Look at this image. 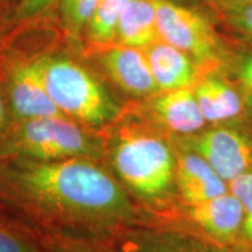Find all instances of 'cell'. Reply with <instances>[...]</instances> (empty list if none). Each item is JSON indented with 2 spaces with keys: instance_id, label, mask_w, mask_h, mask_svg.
Instances as JSON below:
<instances>
[{
  "instance_id": "d4e9b609",
  "label": "cell",
  "mask_w": 252,
  "mask_h": 252,
  "mask_svg": "<svg viewBox=\"0 0 252 252\" xmlns=\"http://www.w3.org/2000/svg\"><path fill=\"white\" fill-rule=\"evenodd\" d=\"M210 4H219V2H252V0H208Z\"/></svg>"
},
{
  "instance_id": "7a4b0ae2",
  "label": "cell",
  "mask_w": 252,
  "mask_h": 252,
  "mask_svg": "<svg viewBox=\"0 0 252 252\" xmlns=\"http://www.w3.org/2000/svg\"><path fill=\"white\" fill-rule=\"evenodd\" d=\"M45 86L61 113L84 125L102 126L115 121L119 108L90 70L64 56H41Z\"/></svg>"
},
{
  "instance_id": "9a60e30c",
  "label": "cell",
  "mask_w": 252,
  "mask_h": 252,
  "mask_svg": "<svg viewBox=\"0 0 252 252\" xmlns=\"http://www.w3.org/2000/svg\"><path fill=\"white\" fill-rule=\"evenodd\" d=\"M122 252H220L213 245L190 237L169 234L128 235Z\"/></svg>"
},
{
  "instance_id": "30bf717a",
  "label": "cell",
  "mask_w": 252,
  "mask_h": 252,
  "mask_svg": "<svg viewBox=\"0 0 252 252\" xmlns=\"http://www.w3.org/2000/svg\"><path fill=\"white\" fill-rule=\"evenodd\" d=\"M175 184L187 206L202 203L229 191V186L207 160L193 150L175 153Z\"/></svg>"
},
{
  "instance_id": "cb8c5ba5",
  "label": "cell",
  "mask_w": 252,
  "mask_h": 252,
  "mask_svg": "<svg viewBox=\"0 0 252 252\" xmlns=\"http://www.w3.org/2000/svg\"><path fill=\"white\" fill-rule=\"evenodd\" d=\"M5 121H6L5 104H4V100L1 98V96H0V133H1V131L4 130Z\"/></svg>"
},
{
  "instance_id": "484cf974",
  "label": "cell",
  "mask_w": 252,
  "mask_h": 252,
  "mask_svg": "<svg viewBox=\"0 0 252 252\" xmlns=\"http://www.w3.org/2000/svg\"><path fill=\"white\" fill-rule=\"evenodd\" d=\"M245 252H252V249H248V250L245 251Z\"/></svg>"
},
{
  "instance_id": "603a6c76",
  "label": "cell",
  "mask_w": 252,
  "mask_h": 252,
  "mask_svg": "<svg viewBox=\"0 0 252 252\" xmlns=\"http://www.w3.org/2000/svg\"><path fill=\"white\" fill-rule=\"evenodd\" d=\"M56 248L58 249H55V252H115L112 250H109V249L97 247V245L71 243V242L61 243V244H59Z\"/></svg>"
},
{
  "instance_id": "e0dca14e",
  "label": "cell",
  "mask_w": 252,
  "mask_h": 252,
  "mask_svg": "<svg viewBox=\"0 0 252 252\" xmlns=\"http://www.w3.org/2000/svg\"><path fill=\"white\" fill-rule=\"evenodd\" d=\"M223 26L252 42V2L210 4Z\"/></svg>"
},
{
  "instance_id": "8fae6325",
  "label": "cell",
  "mask_w": 252,
  "mask_h": 252,
  "mask_svg": "<svg viewBox=\"0 0 252 252\" xmlns=\"http://www.w3.org/2000/svg\"><path fill=\"white\" fill-rule=\"evenodd\" d=\"M144 50L159 91L193 88L200 78L197 62L166 41L158 39Z\"/></svg>"
},
{
  "instance_id": "ac0fdd59",
  "label": "cell",
  "mask_w": 252,
  "mask_h": 252,
  "mask_svg": "<svg viewBox=\"0 0 252 252\" xmlns=\"http://www.w3.org/2000/svg\"><path fill=\"white\" fill-rule=\"evenodd\" d=\"M100 0H59L60 20L64 31L72 36L84 34Z\"/></svg>"
},
{
  "instance_id": "ffe728a7",
  "label": "cell",
  "mask_w": 252,
  "mask_h": 252,
  "mask_svg": "<svg viewBox=\"0 0 252 252\" xmlns=\"http://www.w3.org/2000/svg\"><path fill=\"white\" fill-rule=\"evenodd\" d=\"M0 252H48L24 236L0 226Z\"/></svg>"
},
{
  "instance_id": "4fadbf2b",
  "label": "cell",
  "mask_w": 252,
  "mask_h": 252,
  "mask_svg": "<svg viewBox=\"0 0 252 252\" xmlns=\"http://www.w3.org/2000/svg\"><path fill=\"white\" fill-rule=\"evenodd\" d=\"M193 90L207 123L231 121L244 111L245 97L242 90L214 72L198 78Z\"/></svg>"
},
{
  "instance_id": "7c38bea8",
  "label": "cell",
  "mask_w": 252,
  "mask_h": 252,
  "mask_svg": "<svg viewBox=\"0 0 252 252\" xmlns=\"http://www.w3.org/2000/svg\"><path fill=\"white\" fill-rule=\"evenodd\" d=\"M151 110L158 122L173 133L193 135L207 123L193 88L160 91L152 96Z\"/></svg>"
},
{
  "instance_id": "6da1fadb",
  "label": "cell",
  "mask_w": 252,
  "mask_h": 252,
  "mask_svg": "<svg viewBox=\"0 0 252 252\" xmlns=\"http://www.w3.org/2000/svg\"><path fill=\"white\" fill-rule=\"evenodd\" d=\"M4 178L32 206L69 222L112 228L133 220L124 188L91 159L21 161L6 167Z\"/></svg>"
},
{
  "instance_id": "d6986e66",
  "label": "cell",
  "mask_w": 252,
  "mask_h": 252,
  "mask_svg": "<svg viewBox=\"0 0 252 252\" xmlns=\"http://www.w3.org/2000/svg\"><path fill=\"white\" fill-rule=\"evenodd\" d=\"M229 190L238 198L243 208V228L241 243L252 249V169L230 181Z\"/></svg>"
},
{
  "instance_id": "52a82bcc",
  "label": "cell",
  "mask_w": 252,
  "mask_h": 252,
  "mask_svg": "<svg viewBox=\"0 0 252 252\" xmlns=\"http://www.w3.org/2000/svg\"><path fill=\"white\" fill-rule=\"evenodd\" d=\"M7 90L12 112L21 122L63 116L47 91L40 58L15 63Z\"/></svg>"
},
{
  "instance_id": "3957f363",
  "label": "cell",
  "mask_w": 252,
  "mask_h": 252,
  "mask_svg": "<svg viewBox=\"0 0 252 252\" xmlns=\"http://www.w3.org/2000/svg\"><path fill=\"white\" fill-rule=\"evenodd\" d=\"M118 178L138 196L156 200L175 180V153L161 138L143 131H126L111 147Z\"/></svg>"
},
{
  "instance_id": "5bb4252c",
  "label": "cell",
  "mask_w": 252,
  "mask_h": 252,
  "mask_svg": "<svg viewBox=\"0 0 252 252\" xmlns=\"http://www.w3.org/2000/svg\"><path fill=\"white\" fill-rule=\"evenodd\" d=\"M158 39L156 0H131L119 19L117 43L145 49Z\"/></svg>"
},
{
  "instance_id": "ba28073f",
  "label": "cell",
  "mask_w": 252,
  "mask_h": 252,
  "mask_svg": "<svg viewBox=\"0 0 252 252\" xmlns=\"http://www.w3.org/2000/svg\"><path fill=\"white\" fill-rule=\"evenodd\" d=\"M99 49L100 65L123 91L134 97L154 96L160 93L144 49L121 43Z\"/></svg>"
},
{
  "instance_id": "5b68a950",
  "label": "cell",
  "mask_w": 252,
  "mask_h": 252,
  "mask_svg": "<svg viewBox=\"0 0 252 252\" xmlns=\"http://www.w3.org/2000/svg\"><path fill=\"white\" fill-rule=\"evenodd\" d=\"M159 37L202 65L217 64L224 50L208 19L172 0H156Z\"/></svg>"
},
{
  "instance_id": "8992f818",
  "label": "cell",
  "mask_w": 252,
  "mask_h": 252,
  "mask_svg": "<svg viewBox=\"0 0 252 252\" xmlns=\"http://www.w3.org/2000/svg\"><path fill=\"white\" fill-rule=\"evenodd\" d=\"M186 145L207 160L226 184L252 169V141L234 128H208L190 135Z\"/></svg>"
},
{
  "instance_id": "44dd1931",
  "label": "cell",
  "mask_w": 252,
  "mask_h": 252,
  "mask_svg": "<svg viewBox=\"0 0 252 252\" xmlns=\"http://www.w3.org/2000/svg\"><path fill=\"white\" fill-rule=\"evenodd\" d=\"M236 77L245 98L252 100V53L245 54L238 60Z\"/></svg>"
},
{
  "instance_id": "277c9868",
  "label": "cell",
  "mask_w": 252,
  "mask_h": 252,
  "mask_svg": "<svg viewBox=\"0 0 252 252\" xmlns=\"http://www.w3.org/2000/svg\"><path fill=\"white\" fill-rule=\"evenodd\" d=\"M15 145L34 161L94 159L100 154L99 141L65 116L23 122L15 133Z\"/></svg>"
},
{
  "instance_id": "2e32d148",
  "label": "cell",
  "mask_w": 252,
  "mask_h": 252,
  "mask_svg": "<svg viewBox=\"0 0 252 252\" xmlns=\"http://www.w3.org/2000/svg\"><path fill=\"white\" fill-rule=\"evenodd\" d=\"M131 0H100L94 9L84 36L90 45L98 48L117 43L119 19Z\"/></svg>"
},
{
  "instance_id": "9c48e42d",
  "label": "cell",
  "mask_w": 252,
  "mask_h": 252,
  "mask_svg": "<svg viewBox=\"0 0 252 252\" xmlns=\"http://www.w3.org/2000/svg\"><path fill=\"white\" fill-rule=\"evenodd\" d=\"M189 207V216L215 244L236 247L241 243L243 208L231 191Z\"/></svg>"
},
{
  "instance_id": "7402d4cb",
  "label": "cell",
  "mask_w": 252,
  "mask_h": 252,
  "mask_svg": "<svg viewBox=\"0 0 252 252\" xmlns=\"http://www.w3.org/2000/svg\"><path fill=\"white\" fill-rule=\"evenodd\" d=\"M58 0H19L17 7V18L21 20L39 17Z\"/></svg>"
}]
</instances>
